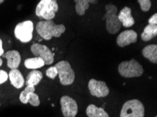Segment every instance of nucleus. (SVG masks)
Segmentation results:
<instances>
[{
	"instance_id": "26",
	"label": "nucleus",
	"mask_w": 157,
	"mask_h": 117,
	"mask_svg": "<svg viewBox=\"0 0 157 117\" xmlns=\"http://www.w3.org/2000/svg\"><path fill=\"white\" fill-rule=\"evenodd\" d=\"M149 25H157V13H154L148 20Z\"/></svg>"
},
{
	"instance_id": "7",
	"label": "nucleus",
	"mask_w": 157,
	"mask_h": 117,
	"mask_svg": "<svg viewBox=\"0 0 157 117\" xmlns=\"http://www.w3.org/2000/svg\"><path fill=\"white\" fill-rule=\"evenodd\" d=\"M34 29L33 23L30 20H25L16 25L14 30L15 37L22 43H28L33 39Z\"/></svg>"
},
{
	"instance_id": "11",
	"label": "nucleus",
	"mask_w": 157,
	"mask_h": 117,
	"mask_svg": "<svg viewBox=\"0 0 157 117\" xmlns=\"http://www.w3.org/2000/svg\"><path fill=\"white\" fill-rule=\"evenodd\" d=\"M137 40V34L135 30H125L118 36L117 42L119 47H125L128 45L135 43Z\"/></svg>"
},
{
	"instance_id": "3",
	"label": "nucleus",
	"mask_w": 157,
	"mask_h": 117,
	"mask_svg": "<svg viewBox=\"0 0 157 117\" xmlns=\"http://www.w3.org/2000/svg\"><path fill=\"white\" fill-rule=\"evenodd\" d=\"M105 9L106 13L103 19L106 20V30L110 34L115 35L121 30L122 26L118 18V9L113 4H107Z\"/></svg>"
},
{
	"instance_id": "2",
	"label": "nucleus",
	"mask_w": 157,
	"mask_h": 117,
	"mask_svg": "<svg viewBox=\"0 0 157 117\" xmlns=\"http://www.w3.org/2000/svg\"><path fill=\"white\" fill-rule=\"evenodd\" d=\"M59 10V5L56 0H41L35 9V14L45 20H52Z\"/></svg>"
},
{
	"instance_id": "27",
	"label": "nucleus",
	"mask_w": 157,
	"mask_h": 117,
	"mask_svg": "<svg viewBox=\"0 0 157 117\" xmlns=\"http://www.w3.org/2000/svg\"><path fill=\"white\" fill-rule=\"evenodd\" d=\"M4 53V51L3 48H2V39H0V57L3 56Z\"/></svg>"
},
{
	"instance_id": "4",
	"label": "nucleus",
	"mask_w": 157,
	"mask_h": 117,
	"mask_svg": "<svg viewBox=\"0 0 157 117\" xmlns=\"http://www.w3.org/2000/svg\"><path fill=\"white\" fill-rule=\"evenodd\" d=\"M118 72L125 78L139 77L143 75L144 70L141 64L135 59L123 61L118 65Z\"/></svg>"
},
{
	"instance_id": "1",
	"label": "nucleus",
	"mask_w": 157,
	"mask_h": 117,
	"mask_svg": "<svg viewBox=\"0 0 157 117\" xmlns=\"http://www.w3.org/2000/svg\"><path fill=\"white\" fill-rule=\"evenodd\" d=\"M36 31L42 39L50 40L54 37H60L65 32L66 27L63 24L56 25L53 20H44L37 24Z\"/></svg>"
},
{
	"instance_id": "5",
	"label": "nucleus",
	"mask_w": 157,
	"mask_h": 117,
	"mask_svg": "<svg viewBox=\"0 0 157 117\" xmlns=\"http://www.w3.org/2000/svg\"><path fill=\"white\" fill-rule=\"evenodd\" d=\"M144 107L138 100H128L123 104L120 117H144Z\"/></svg>"
},
{
	"instance_id": "15",
	"label": "nucleus",
	"mask_w": 157,
	"mask_h": 117,
	"mask_svg": "<svg viewBox=\"0 0 157 117\" xmlns=\"http://www.w3.org/2000/svg\"><path fill=\"white\" fill-rule=\"evenodd\" d=\"M43 75L42 73L39 70H33L28 74L25 80V84L27 86L35 87L39 83L42 79Z\"/></svg>"
},
{
	"instance_id": "28",
	"label": "nucleus",
	"mask_w": 157,
	"mask_h": 117,
	"mask_svg": "<svg viewBox=\"0 0 157 117\" xmlns=\"http://www.w3.org/2000/svg\"><path fill=\"white\" fill-rule=\"evenodd\" d=\"M2 64H3V60H2V59L0 58V67L2 65Z\"/></svg>"
},
{
	"instance_id": "16",
	"label": "nucleus",
	"mask_w": 157,
	"mask_h": 117,
	"mask_svg": "<svg viewBox=\"0 0 157 117\" xmlns=\"http://www.w3.org/2000/svg\"><path fill=\"white\" fill-rule=\"evenodd\" d=\"M142 56L148 59L152 63H157V46L156 44H151L145 46L142 51Z\"/></svg>"
},
{
	"instance_id": "25",
	"label": "nucleus",
	"mask_w": 157,
	"mask_h": 117,
	"mask_svg": "<svg viewBox=\"0 0 157 117\" xmlns=\"http://www.w3.org/2000/svg\"><path fill=\"white\" fill-rule=\"evenodd\" d=\"M9 75L6 73V71L4 70H0V84L6 82L8 79Z\"/></svg>"
},
{
	"instance_id": "22",
	"label": "nucleus",
	"mask_w": 157,
	"mask_h": 117,
	"mask_svg": "<svg viewBox=\"0 0 157 117\" xmlns=\"http://www.w3.org/2000/svg\"><path fill=\"white\" fill-rule=\"evenodd\" d=\"M28 102L34 107L39 106L40 104V101L38 95L36 93H30L29 95V98H28Z\"/></svg>"
},
{
	"instance_id": "12",
	"label": "nucleus",
	"mask_w": 157,
	"mask_h": 117,
	"mask_svg": "<svg viewBox=\"0 0 157 117\" xmlns=\"http://www.w3.org/2000/svg\"><path fill=\"white\" fill-rule=\"evenodd\" d=\"M3 58L7 60V66L11 70H16L20 65L21 58L19 52L15 50L7 51L5 54H4Z\"/></svg>"
},
{
	"instance_id": "6",
	"label": "nucleus",
	"mask_w": 157,
	"mask_h": 117,
	"mask_svg": "<svg viewBox=\"0 0 157 117\" xmlns=\"http://www.w3.org/2000/svg\"><path fill=\"white\" fill-rule=\"evenodd\" d=\"M54 67L58 71L59 80L61 84L68 86L74 82L75 72L68 62L61 60L57 63Z\"/></svg>"
},
{
	"instance_id": "13",
	"label": "nucleus",
	"mask_w": 157,
	"mask_h": 117,
	"mask_svg": "<svg viewBox=\"0 0 157 117\" xmlns=\"http://www.w3.org/2000/svg\"><path fill=\"white\" fill-rule=\"evenodd\" d=\"M118 20L125 27H130L134 25L135 21L132 16L131 9L128 6H125L121 9L119 14L118 15Z\"/></svg>"
},
{
	"instance_id": "10",
	"label": "nucleus",
	"mask_w": 157,
	"mask_h": 117,
	"mask_svg": "<svg viewBox=\"0 0 157 117\" xmlns=\"http://www.w3.org/2000/svg\"><path fill=\"white\" fill-rule=\"evenodd\" d=\"M89 90L92 96L97 97H104L109 94V89L106 82L97 81L94 79L90 80L88 83Z\"/></svg>"
},
{
	"instance_id": "18",
	"label": "nucleus",
	"mask_w": 157,
	"mask_h": 117,
	"mask_svg": "<svg viewBox=\"0 0 157 117\" xmlns=\"http://www.w3.org/2000/svg\"><path fill=\"white\" fill-rule=\"evenodd\" d=\"M75 11L78 15L83 16L90 7V4H95L97 1L94 0H75Z\"/></svg>"
},
{
	"instance_id": "14",
	"label": "nucleus",
	"mask_w": 157,
	"mask_h": 117,
	"mask_svg": "<svg viewBox=\"0 0 157 117\" xmlns=\"http://www.w3.org/2000/svg\"><path fill=\"white\" fill-rule=\"evenodd\" d=\"M9 77L10 79L11 85L16 88H21L25 83L24 78L22 74L18 70H11L9 74Z\"/></svg>"
},
{
	"instance_id": "29",
	"label": "nucleus",
	"mask_w": 157,
	"mask_h": 117,
	"mask_svg": "<svg viewBox=\"0 0 157 117\" xmlns=\"http://www.w3.org/2000/svg\"><path fill=\"white\" fill-rule=\"evenodd\" d=\"M4 0H0V4H2V3H3V2H4Z\"/></svg>"
},
{
	"instance_id": "30",
	"label": "nucleus",
	"mask_w": 157,
	"mask_h": 117,
	"mask_svg": "<svg viewBox=\"0 0 157 117\" xmlns=\"http://www.w3.org/2000/svg\"><path fill=\"white\" fill-rule=\"evenodd\" d=\"M155 117H157V116H155Z\"/></svg>"
},
{
	"instance_id": "8",
	"label": "nucleus",
	"mask_w": 157,
	"mask_h": 117,
	"mask_svg": "<svg viewBox=\"0 0 157 117\" xmlns=\"http://www.w3.org/2000/svg\"><path fill=\"white\" fill-rule=\"evenodd\" d=\"M30 50L35 57L43 60L45 64L49 65L54 63V53H52L51 50L45 45L40 44L39 43H34L30 47Z\"/></svg>"
},
{
	"instance_id": "17",
	"label": "nucleus",
	"mask_w": 157,
	"mask_h": 117,
	"mask_svg": "<svg viewBox=\"0 0 157 117\" xmlns=\"http://www.w3.org/2000/svg\"><path fill=\"white\" fill-rule=\"evenodd\" d=\"M86 113L88 117H109L107 112L102 107H97L93 104L87 107Z\"/></svg>"
},
{
	"instance_id": "23",
	"label": "nucleus",
	"mask_w": 157,
	"mask_h": 117,
	"mask_svg": "<svg viewBox=\"0 0 157 117\" xmlns=\"http://www.w3.org/2000/svg\"><path fill=\"white\" fill-rule=\"evenodd\" d=\"M137 2L140 4L142 11L147 12L150 10L151 6V2L150 0H138Z\"/></svg>"
},
{
	"instance_id": "24",
	"label": "nucleus",
	"mask_w": 157,
	"mask_h": 117,
	"mask_svg": "<svg viewBox=\"0 0 157 117\" xmlns=\"http://www.w3.org/2000/svg\"><path fill=\"white\" fill-rule=\"evenodd\" d=\"M57 75H58V71H57L56 68L54 66H52L51 68L47 69L46 71L47 76L52 79H54Z\"/></svg>"
},
{
	"instance_id": "19",
	"label": "nucleus",
	"mask_w": 157,
	"mask_h": 117,
	"mask_svg": "<svg viewBox=\"0 0 157 117\" xmlns=\"http://www.w3.org/2000/svg\"><path fill=\"white\" fill-rule=\"evenodd\" d=\"M45 64L44 61L38 57H34L26 59L24 61V65L27 69L30 70H36V69L41 68Z\"/></svg>"
},
{
	"instance_id": "9",
	"label": "nucleus",
	"mask_w": 157,
	"mask_h": 117,
	"mask_svg": "<svg viewBox=\"0 0 157 117\" xmlns=\"http://www.w3.org/2000/svg\"><path fill=\"white\" fill-rule=\"evenodd\" d=\"M60 103L64 117H75L78 112V104L74 99L67 95L61 97Z\"/></svg>"
},
{
	"instance_id": "21",
	"label": "nucleus",
	"mask_w": 157,
	"mask_h": 117,
	"mask_svg": "<svg viewBox=\"0 0 157 117\" xmlns=\"http://www.w3.org/2000/svg\"><path fill=\"white\" fill-rule=\"evenodd\" d=\"M35 90V87L33 86H26L24 90L21 93L20 98L21 102L23 104L28 103V98H29V95L32 93H34Z\"/></svg>"
},
{
	"instance_id": "20",
	"label": "nucleus",
	"mask_w": 157,
	"mask_h": 117,
	"mask_svg": "<svg viewBox=\"0 0 157 117\" xmlns=\"http://www.w3.org/2000/svg\"><path fill=\"white\" fill-rule=\"evenodd\" d=\"M157 35V25H148L141 34V39L144 42H149Z\"/></svg>"
}]
</instances>
